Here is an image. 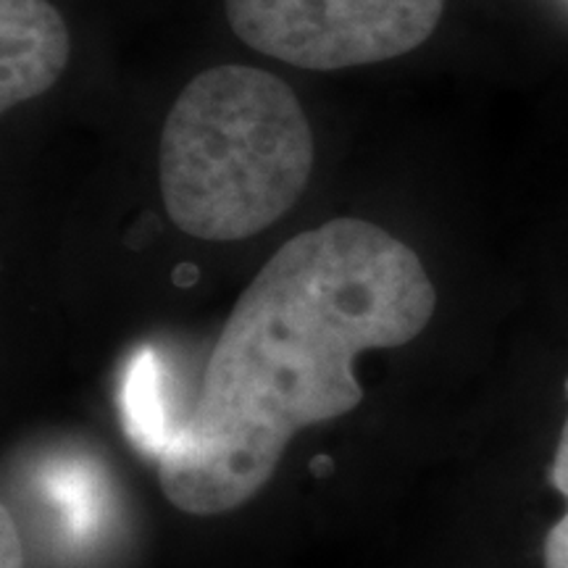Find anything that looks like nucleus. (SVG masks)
<instances>
[{"instance_id":"obj_5","label":"nucleus","mask_w":568,"mask_h":568,"mask_svg":"<svg viewBox=\"0 0 568 568\" xmlns=\"http://www.w3.org/2000/svg\"><path fill=\"white\" fill-rule=\"evenodd\" d=\"M550 479H552V487H556L568 503V418L564 429H560ZM542 560H545V568H568V510L556 527L548 531V537H545Z\"/></svg>"},{"instance_id":"obj_7","label":"nucleus","mask_w":568,"mask_h":568,"mask_svg":"<svg viewBox=\"0 0 568 568\" xmlns=\"http://www.w3.org/2000/svg\"><path fill=\"white\" fill-rule=\"evenodd\" d=\"M566 393H568V382H566Z\"/></svg>"},{"instance_id":"obj_1","label":"nucleus","mask_w":568,"mask_h":568,"mask_svg":"<svg viewBox=\"0 0 568 568\" xmlns=\"http://www.w3.org/2000/svg\"><path fill=\"white\" fill-rule=\"evenodd\" d=\"M418 255L382 226L335 219L284 243L234 303L201 387L155 445L159 485L190 516L253 500L305 426L364 400V351L416 339L435 314Z\"/></svg>"},{"instance_id":"obj_3","label":"nucleus","mask_w":568,"mask_h":568,"mask_svg":"<svg viewBox=\"0 0 568 568\" xmlns=\"http://www.w3.org/2000/svg\"><path fill=\"white\" fill-rule=\"evenodd\" d=\"M232 32L290 67L337 71L416 51L445 0H224Z\"/></svg>"},{"instance_id":"obj_4","label":"nucleus","mask_w":568,"mask_h":568,"mask_svg":"<svg viewBox=\"0 0 568 568\" xmlns=\"http://www.w3.org/2000/svg\"><path fill=\"white\" fill-rule=\"evenodd\" d=\"M0 103L3 111L42 95L71 55L69 30L48 0H0Z\"/></svg>"},{"instance_id":"obj_6","label":"nucleus","mask_w":568,"mask_h":568,"mask_svg":"<svg viewBox=\"0 0 568 568\" xmlns=\"http://www.w3.org/2000/svg\"><path fill=\"white\" fill-rule=\"evenodd\" d=\"M3 564L0 568H24V550H21V539H19V531H17V524H13V518L9 516V508H3Z\"/></svg>"},{"instance_id":"obj_2","label":"nucleus","mask_w":568,"mask_h":568,"mask_svg":"<svg viewBox=\"0 0 568 568\" xmlns=\"http://www.w3.org/2000/svg\"><path fill=\"white\" fill-rule=\"evenodd\" d=\"M314 134L290 84L264 69L213 67L176 98L161 132L159 180L172 222L232 243L264 232L301 201Z\"/></svg>"}]
</instances>
